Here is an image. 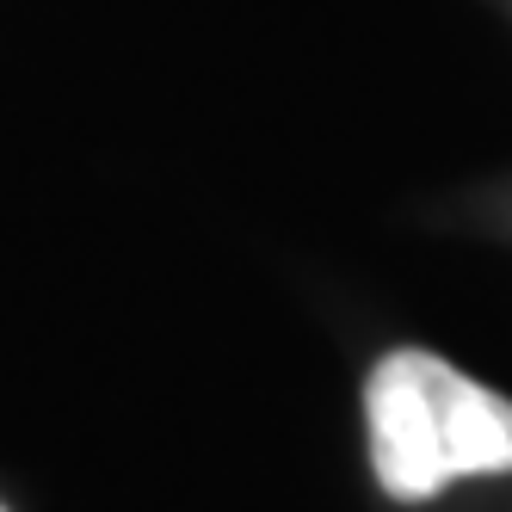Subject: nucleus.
Listing matches in <instances>:
<instances>
[{
	"label": "nucleus",
	"instance_id": "obj_1",
	"mask_svg": "<svg viewBox=\"0 0 512 512\" xmlns=\"http://www.w3.org/2000/svg\"><path fill=\"white\" fill-rule=\"evenodd\" d=\"M364 420H371V463L389 500H432L451 482L432 352L383 358L371 371V389H364Z\"/></svg>",
	"mask_w": 512,
	"mask_h": 512
},
{
	"label": "nucleus",
	"instance_id": "obj_2",
	"mask_svg": "<svg viewBox=\"0 0 512 512\" xmlns=\"http://www.w3.org/2000/svg\"><path fill=\"white\" fill-rule=\"evenodd\" d=\"M438 420H445V463L457 475H500L512 469V401L469 383L438 358Z\"/></svg>",
	"mask_w": 512,
	"mask_h": 512
}]
</instances>
